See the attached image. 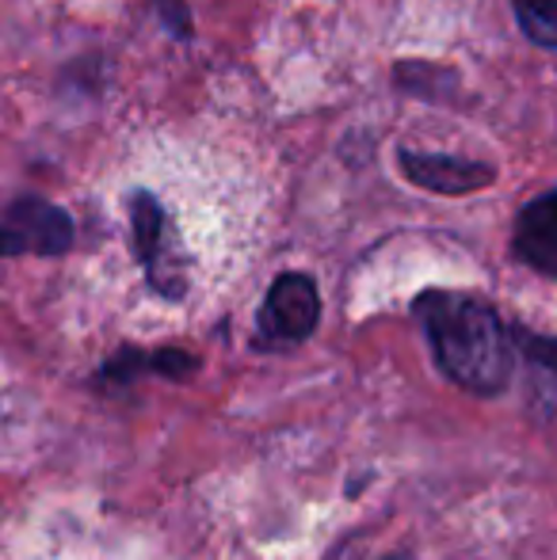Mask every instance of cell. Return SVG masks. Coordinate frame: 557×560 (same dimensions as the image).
I'll use <instances>...</instances> for the list:
<instances>
[{
	"label": "cell",
	"instance_id": "cell-9",
	"mask_svg": "<svg viewBox=\"0 0 557 560\" xmlns=\"http://www.w3.org/2000/svg\"><path fill=\"white\" fill-rule=\"evenodd\" d=\"M515 343L538 362V366L554 370L557 374V336H531V332H515Z\"/></svg>",
	"mask_w": 557,
	"mask_h": 560
},
{
	"label": "cell",
	"instance_id": "cell-5",
	"mask_svg": "<svg viewBox=\"0 0 557 560\" xmlns=\"http://www.w3.org/2000/svg\"><path fill=\"white\" fill-rule=\"evenodd\" d=\"M8 222L27 236L31 252H43V256H61L73 244V218L43 199H20L8 210Z\"/></svg>",
	"mask_w": 557,
	"mask_h": 560
},
{
	"label": "cell",
	"instance_id": "cell-1",
	"mask_svg": "<svg viewBox=\"0 0 557 560\" xmlns=\"http://www.w3.org/2000/svg\"><path fill=\"white\" fill-rule=\"evenodd\" d=\"M417 320L451 382L481 397L508 385L515 362L512 336L485 302L451 290H428L417 298Z\"/></svg>",
	"mask_w": 557,
	"mask_h": 560
},
{
	"label": "cell",
	"instance_id": "cell-7",
	"mask_svg": "<svg viewBox=\"0 0 557 560\" xmlns=\"http://www.w3.org/2000/svg\"><path fill=\"white\" fill-rule=\"evenodd\" d=\"M520 31L538 46H557V0H515Z\"/></svg>",
	"mask_w": 557,
	"mask_h": 560
},
{
	"label": "cell",
	"instance_id": "cell-10",
	"mask_svg": "<svg viewBox=\"0 0 557 560\" xmlns=\"http://www.w3.org/2000/svg\"><path fill=\"white\" fill-rule=\"evenodd\" d=\"M141 366H149V359H141V351H119L112 362H107L104 377H107V382H119V385H127L130 377H135Z\"/></svg>",
	"mask_w": 557,
	"mask_h": 560
},
{
	"label": "cell",
	"instance_id": "cell-3",
	"mask_svg": "<svg viewBox=\"0 0 557 560\" xmlns=\"http://www.w3.org/2000/svg\"><path fill=\"white\" fill-rule=\"evenodd\" d=\"M402 172L423 191L436 195H469L481 191L497 179V172L489 164L462 161V156H436V153H402Z\"/></svg>",
	"mask_w": 557,
	"mask_h": 560
},
{
	"label": "cell",
	"instance_id": "cell-4",
	"mask_svg": "<svg viewBox=\"0 0 557 560\" xmlns=\"http://www.w3.org/2000/svg\"><path fill=\"white\" fill-rule=\"evenodd\" d=\"M515 256L557 279V191L538 195L523 207L515 222Z\"/></svg>",
	"mask_w": 557,
	"mask_h": 560
},
{
	"label": "cell",
	"instance_id": "cell-6",
	"mask_svg": "<svg viewBox=\"0 0 557 560\" xmlns=\"http://www.w3.org/2000/svg\"><path fill=\"white\" fill-rule=\"evenodd\" d=\"M130 222H135V252H138L141 264L149 267L164 252V210H161V202H156L149 191H138L135 199H130Z\"/></svg>",
	"mask_w": 557,
	"mask_h": 560
},
{
	"label": "cell",
	"instance_id": "cell-12",
	"mask_svg": "<svg viewBox=\"0 0 557 560\" xmlns=\"http://www.w3.org/2000/svg\"><path fill=\"white\" fill-rule=\"evenodd\" d=\"M386 560H405V557H386Z\"/></svg>",
	"mask_w": 557,
	"mask_h": 560
},
{
	"label": "cell",
	"instance_id": "cell-2",
	"mask_svg": "<svg viewBox=\"0 0 557 560\" xmlns=\"http://www.w3.org/2000/svg\"><path fill=\"white\" fill-rule=\"evenodd\" d=\"M321 298L310 275H279L260 313V332L271 343H302L317 328Z\"/></svg>",
	"mask_w": 557,
	"mask_h": 560
},
{
	"label": "cell",
	"instance_id": "cell-8",
	"mask_svg": "<svg viewBox=\"0 0 557 560\" xmlns=\"http://www.w3.org/2000/svg\"><path fill=\"white\" fill-rule=\"evenodd\" d=\"M149 370H156V374L164 377H187L195 370V359L187 351H176V347H164V351H156L153 359H149Z\"/></svg>",
	"mask_w": 557,
	"mask_h": 560
},
{
	"label": "cell",
	"instance_id": "cell-11",
	"mask_svg": "<svg viewBox=\"0 0 557 560\" xmlns=\"http://www.w3.org/2000/svg\"><path fill=\"white\" fill-rule=\"evenodd\" d=\"M20 252H27V236L12 222H0V256H20Z\"/></svg>",
	"mask_w": 557,
	"mask_h": 560
}]
</instances>
